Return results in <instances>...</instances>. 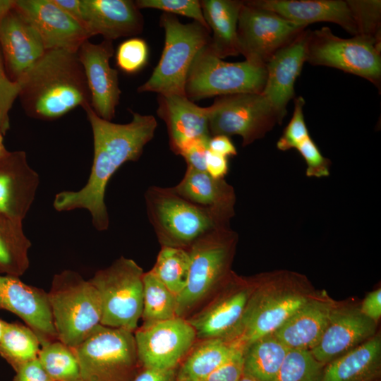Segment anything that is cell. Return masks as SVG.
<instances>
[{
	"label": "cell",
	"mask_w": 381,
	"mask_h": 381,
	"mask_svg": "<svg viewBox=\"0 0 381 381\" xmlns=\"http://www.w3.org/2000/svg\"><path fill=\"white\" fill-rule=\"evenodd\" d=\"M83 109L93 136L90 174L81 189L57 193L53 206L59 212L87 210L94 227L97 231H105L109 225L104 200L107 184L124 163L138 160L145 146L153 138L157 122L152 115L131 111L132 120L129 123H115L99 117L90 104Z\"/></svg>",
	"instance_id": "cell-1"
},
{
	"label": "cell",
	"mask_w": 381,
	"mask_h": 381,
	"mask_svg": "<svg viewBox=\"0 0 381 381\" xmlns=\"http://www.w3.org/2000/svg\"><path fill=\"white\" fill-rule=\"evenodd\" d=\"M19 96L27 114L54 120L77 107L90 104V95L78 52L47 50L18 80Z\"/></svg>",
	"instance_id": "cell-2"
},
{
	"label": "cell",
	"mask_w": 381,
	"mask_h": 381,
	"mask_svg": "<svg viewBox=\"0 0 381 381\" xmlns=\"http://www.w3.org/2000/svg\"><path fill=\"white\" fill-rule=\"evenodd\" d=\"M147 214L162 246L188 248L206 234L230 222L211 208L193 203L172 188L150 186L145 193Z\"/></svg>",
	"instance_id": "cell-3"
},
{
	"label": "cell",
	"mask_w": 381,
	"mask_h": 381,
	"mask_svg": "<svg viewBox=\"0 0 381 381\" xmlns=\"http://www.w3.org/2000/svg\"><path fill=\"white\" fill-rule=\"evenodd\" d=\"M238 235L230 226L216 229L198 239L187 250L188 279L177 297L176 316L188 318L202 307L226 281Z\"/></svg>",
	"instance_id": "cell-4"
},
{
	"label": "cell",
	"mask_w": 381,
	"mask_h": 381,
	"mask_svg": "<svg viewBox=\"0 0 381 381\" xmlns=\"http://www.w3.org/2000/svg\"><path fill=\"white\" fill-rule=\"evenodd\" d=\"M296 276L279 273L255 279L240 325L230 341L244 349L272 334L311 298L301 292Z\"/></svg>",
	"instance_id": "cell-5"
},
{
	"label": "cell",
	"mask_w": 381,
	"mask_h": 381,
	"mask_svg": "<svg viewBox=\"0 0 381 381\" xmlns=\"http://www.w3.org/2000/svg\"><path fill=\"white\" fill-rule=\"evenodd\" d=\"M47 297L58 339L71 349L100 324L98 291L79 273L66 270L56 274Z\"/></svg>",
	"instance_id": "cell-6"
},
{
	"label": "cell",
	"mask_w": 381,
	"mask_h": 381,
	"mask_svg": "<svg viewBox=\"0 0 381 381\" xmlns=\"http://www.w3.org/2000/svg\"><path fill=\"white\" fill-rule=\"evenodd\" d=\"M159 25L165 40L161 58L150 78L138 88V92L158 95H185L186 77L198 52L210 40V31L200 23H181L175 15L163 13Z\"/></svg>",
	"instance_id": "cell-7"
},
{
	"label": "cell",
	"mask_w": 381,
	"mask_h": 381,
	"mask_svg": "<svg viewBox=\"0 0 381 381\" xmlns=\"http://www.w3.org/2000/svg\"><path fill=\"white\" fill-rule=\"evenodd\" d=\"M80 381H132L140 369L133 332L98 325L75 349Z\"/></svg>",
	"instance_id": "cell-8"
},
{
	"label": "cell",
	"mask_w": 381,
	"mask_h": 381,
	"mask_svg": "<svg viewBox=\"0 0 381 381\" xmlns=\"http://www.w3.org/2000/svg\"><path fill=\"white\" fill-rule=\"evenodd\" d=\"M209 42L196 54L186 77L185 95L190 101L213 96L262 92L267 78L265 66L246 60L225 61L213 54Z\"/></svg>",
	"instance_id": "cell-9"
},
{
	"label": "cell",
	"mask_w": 381,
	"mask_h": 381,
	"mask_svg": "<svg viewBox=\"0 0 381 381\" xmlns=\"http://www.w3.org/2000/svg\"><path fill=\"white\" fill-rule=\"evenodd\" d=\"M143 270L123 256L89 279L98 291L102 325L134 332L143 307Z\"/></svg>",
	"instance_id": "cell-10"
},
{
	"label": "cell",
	"mask_w": 381,
	"mask_h": 381,
	"mask_svg": "<svg viewBox=\"0 0 381 381\" xmlns=\"http://www.w3.org/2000/svg\"><path fill=\"white\" fill-rule=\"evenodd\" d=\"M306 61L360 76L380 90L381 42L373 38L363 35L341 38L328 27L310 30Z\"/></svg>",
	"instance_id": "cell-11"
},
{
	"label": "cell",
	"mask_w": 381,
	"mask_h": 381,
	"mask_svg": "<svg viewBox=\"0 0 381 381\" xmlns=\"http://www.w3.org/2000/svg\"><path fill=\"white\" fill-rule=\"evenodd\" d=\"M211 136L239 135L247 146L262 138L276 124L277 112L262 93H237L217 97L207 107Z\"/></svg>",
	"instance_id": "cell-12"
},
{
	"label": "cell",
	"mask_w": 381,
	"mask_h": 381,
	"mask_svg": "<svg viewBox=\"0 0 381 381\" xmlns=\"http://www.w3.org/2000/svg\"><path fill=\"white\" fill-rule=\"evenodd\" d=\"M307 25L243 1L237 25V46L246 61L265 66L281 48L294 40Z\"/></svg>",
	"instance_id": "cell-13"
},
{
	"label": "cell",
	"mask_w": 381,
	"mask_h": 381,
	"mask_svg": "<svg viewBox=\"0 0 381 381\" xmlns=\"http://www.w3.org/2000/svg\"><path fill=\"white\" fill-rule=\"evenodd\" d=\"M255 284V279H246L231 272L216 293L186 318L194 328L197 339L217 338L230 341L240 325Z\"/></svg>",
	"instance_id": "cell-14"
},
{
	"label": "cell",
	"mask_w": 381,
	"mask_h": 381,
	"mask_svg": "<svg viewBox=\"0 0 381 381\" xmlns=\"http://www.w3.org/2000/svg\"><path fill=\"white\" fill-rule=\"evenodd\" d=\"M141 368H177L197 340L189 322L176 316L150 325L133 332Z\"/></svg>",
	"instance_id": "cell-15"
},
{
	"label": "cell",
	"mask_w": 381,
	"mask_h": 381,
	"mask_svg": "<svg viewBox=\"0 0 381 381\" xmlns=\"http://www.w3.org/2000/svg\"><path fill=\"white\" fill-rule=\"evenodd\" d=\"M114 52L112 41L108 40L99 44L87 40L77 52L90 92V106L96 114L107 121L114 117L121 93L118 72L109 64Z\"/></svg>",
	"instance_id": "cell-16"
},
{
	"label": "cell",
	"mask_w": 381,
	"mask_h": 381,
	"mask_svg": "<svg viewBox=\"0 0 381 381\" xmlns=\"http://www.w3.org/2000/svg\"><path fill=\"white\" fill-rule=\"evenodd\" d=\"M0 309L21 318L37 335L41 346L58 339L47 293L23 283L18 277L0 274Z\"/></svg>",
	"instance_id": "cell-17"
},
{
	"label": "cell",
	"mask_w": 381,
	"mask_h": 381,
	"mask_svg": "<svg viewBox=\"0 0 381 381\" xmlns=\"http://www.w3.org/2000/svg\"><path fill=\"white\" fill-rule=\"evenodd\" d=\"M14 6L36 28L46 50L77 52L90 37L86 30L54 0H18Z\"/></svg>",
	"instance_id": "cell-18"
},
{
	"label": "cell",
	"mask_w": 381,
	"mask_h": 381,
	"mask_svg": "<svg viewBox=\"0 0 381 381\" xmlns=\"http://www.w3.org/2000/svg\"><path fill=\"white\" fill-rule=\"evenodd\" d=\"M77 20L90 37L101 35L111 41L135 36L144 25L140 9L131 0H80Z\"/></svg>",
	"instance_id": "cell-19"
},
{
	"label": "cell",
	"mask_w": 381,
	"mask_h": 381,
	"mask_svg": "<svg viewBox=\"0 0 381 381\" xmlns=\"http://www.w3.org/2000/svg\"><path fill=\"white\" fill-rule=\"evenodd\" d=\"M40 183L24 151L7 152L0 157V213L23 222L30 209Z\"/></svg>",
	"instance_id": "cell-20"
},
{
	"label": "cell",
	"mask_w": 381,
	"mask_h": 381,
	"mask_svg": "<svg viewBox=\"0 0 381 381\" xmlns=\"http://www.w3.org/2000/svg\"><path fill=\"white\" fill-rule=\"evenodd\" d=\"M309 30H303L290 43L279 49L265 64L267 78L262 94L283 121L286 106L294 96V84L306 59Z\"/></svg>",
	"instance_id": "cell-21"
},
{
	"label": "cell",
	"mask_w": 381,
	"mask_h": 381,
	"mask_svg": "<svg viewBox=\"0 0 381 381\" xmlns=\"http://www.w3.org/2000/svg\"><path fill=\"white\" fill-rule=\"evenodd\" d=\"M377 322L360 309L336 306L318 344L310 351L314 358L326 365L375 335Z\"/></svg>",
	"instance_id": "cell-22"
},
{
	"label": "cell",
	"mask_w": 381,
	"mask_h": 381,
	"mask_svg": "<svg viewBox=\"0 0 381 381\" xmlns=\"http://www.w3.org/2000/svg\"><path fill=\"white\" fill-rule=\"evenodd\" d=\"M0 45L14 80H20L47 51L36 28L14 6L0 22Z\"/></svg>",
	"instance_id": "cell-23"
},
{
	"label": "cell",
	"mask_w": 381,
	"mask_h": 381,
	"mask_svg": "<svg viewBox=\"0 0 381 381\" xmlns=\"http://www.w3.org/2000/svg\"><path fill=\"white\" fill-rule=\"evenodd\" d=\"M157 103V114L167 125L169 146L176 155L193 140L211 138L207 107L181 95L159 94Z\"/></svg>",
	"instance_id": "cell-24"
},
{
	"label": "cell",
	"mask_w": 381,
	"mask_h": 381,
	"mask_svg": "<svg viewBox=\"0 0 381 381\" xmlns=\"http://www.w3.org/2000/svg\"><path fill=\"white\" fill-rule=\"evenodd\" d=\"M251 6L268 10L298 24L308 25L329 22L340 25L353 36L356 23L346 1L344 0H250Z\"/></svg>",
	"instance_id": "cell-25"
},
{
	"label": "cell",
	"mask_w": 381,
	"mask_h": 381,
	"mask_svg": "<svg viewBox=\"0 0 381 381\" xmlns=\"http://www.w3.org/2000/svg\"><path fill=\"white\" fill-rule=\"evenodd\" d=\"M336 306L329 298L311 297L272 335L290 349L311 350L320 341Z\"/></svg>",
	"instance_id": "cell-26"
},
{
	"label": "cell",
	"mask_w": 381,
	"mask_h": 381,
	"mask_svg": "<svg viewBox=\"0 0 381 381\" xmlns=\"http://www.w3.org/2000/svg\"><path fill=\"white\" fill-rule=\"evenodd\" d=\"M172 188L186 200L211 208L229 222L235 214V191L224 179H214L205 171L187 166L183 178Z\"/></svg>",
	"instance_id": "cell-27"
},
{
	"label": "cell",
	"mask_w": 381,
	"mask_h": 381,
	"mask_svg": "<svg viewBox=\"0 0 381 381\" xmlns=\"http://www.w3.org/2000/svg\"><path fill=\"white\" fill-rule=\"evenodd\" d=\"M380 361L381 339L377 334L327 363L321 381H372L380 372Z\"/></svg>",
	"instance_id": "cell-28"
},
{
	"label": "cell",
	"mask_w": 381,
	"mask_h": 381,
	"mask_svg": "<svg viewBox=\"0 0 381 381\" xmlns=\"http://www.w3.org/2000/svg\"><path fill=\"white\" fill-rule=\"evenodd\" d=\"M205 22L212 32L209 47L217 57L239 54L237 46V25L243 1H200Z\"/></svg>",
	"instance_id": "cell-29"
},
{
	"label": "cell",
	"mask_w": 381,
	"mask_h": 381,
	"mask_svg": "<svg viewBox=\"0 0 381 381\" xmlns=\"http://www.w3.org/2000/svg\"><path fill=\"white\" fill-rule=\"evenodd\" d=\"M239 349L223 339H197L176 368L177 381H202Z\"/></svg>",
	"instance_id": "cell-30"
},
{
	"label": "cell",
	"mask_w": 381,
	"mask_h": 381,
	"mask_svg": "<svg viewBox=\"0 0 381 381\" xmlns=\"http://www.w3.org/2000/svg\"><path fill=\"white\" fill-rule=\"evenodd\" d=\"M289 350L272 334L254 341L243 351V374L257 381H273Z\"/></svg>",
	"instance_id": "cell-31"
},
{
	"label": "cell",
	"mask_w": 381,
	"mask_h": 381,
	"mask_svg": "<svg viewBox=\"0 0 381 381\" xmlns=\"http://www.w3.org/2000/svg\"><path fill=\"white\" fill-rule=\"evenodd\" d=\"M31 242L25 236L22 222L0 213V274L22 276L30 265Z\"/></svg>",
	"instance_id": "cell-32"
},
{
	"label": "cell",
	"mask_w": 381,
	"mask_h": 381,
	"mask_svg": "<svg viewBox=\"0 0 381 381\" xmlns=\"http://www.w3.org/2000/svg\"><path fill=\"white\" fill-rule=\"evenodd\" d=\"M40 346L37 335L28 326L4 320L0 356L14 370L37 358Z\"/></svg>",
	"instance_id": "cell-33"
},
{
	"label": "cell",
	"mask_w": 381,
	"mask_h": 381,
	"mask_svg": "<svg viewBox=\"0 0 381 381\" xmlns=\"http://www.w3.org/2000/svg\"><path fill=\"white\" fill-rule=\"evenodd\" d=\"M190 262L187 250L162 246L150 272L177 298L186 286Z\"/></svg>",
	"instance_id": "cell-34"
},
{
	"label": "cell",
	"mask_w": 381,
	"mask_h": 381,
	"mask_svg": "<svg viewBox=\"0 0 381 381\" xmlns=\"http://www.w3.org/2000/svg\"><path fill=\"white\" fill-rule=\"evenodd\" d=\"M143 325L176 316L177 298L151 272H144Z\"/></svg>",
	"instance_id": "cell-35"
},
{
	"label": "cell",
	"mask_w": 381,
	"mask_h": 381,
	"mask_svg": "<svg viewBox=\"0 0 381 381\" xmlns=\"http://www.w3.org/2000/svg\"><path fill=\"white\" fill-rule=\"evenodd\" d=\"M37 358L53 381H80V370L73 350L57 339L42 346Z\"/></svg>",
	"instance_id": "cell-36"
},
{
	"label": "cell",
	"mask_w": 381,
	"mask_h": 381,
	"mask_svg": "<svg viewBox=\"0 0 381 381\" xmlns=\"http://www.w3.org/2000/svg\"><path fill=\"white\" fill-rule=\"evenodd\" d=\"M324 365L310 350L290 349L273 381H321Z\"/></svg>",
	"instance_id": "cell-37"
},
{
	"label": "cell",
	"mask_w": 381,
	"mask_h": 381,
	"mask_svg": "<svg viewBox=\"0 0 381 381\" xmlns=\"http://www.w3.org/2000/svg\"><path fill=\"white\" fill-rule=\"evenodd\" d=\"M356 23L357 35L381 42V1L380 0H346Z\"/></svg>",
	"instance_id": "cell-38"
},
{
	"label": "cell",
	"mask_w": 381,
	"mask_h": 381,
	"mask_svg": "<svg viewBox=\"0 0 381 381\" xmlns=\"http://www.w3.org/2000/svg\"><path fill=\"white\" fill-rule=\"evenodd\" d=\"M148 54V47L144 40L131 37L118 47L116 54V64L123 72L135 73L147 64Z\"/></svg>",
	"instance_id": "cell-39"
},
{
	"label": "cell",
	"mask_w": 381,
	"mask_h": 381,
	"mask_svg": "<svg viewBox=\"0 0 381 381\" xmlns=\"http://www.w3.org/2000/svg\"><path fill=\"white\" fill-rule=\"evenodd\" d=\"M137 7L155 8L172 15H181L193 18L210 30L203 16L200 1L198 0H137Z\"/></svg>",
	"instance_id": "cell-40"
},
{
	"label": "cell",
	"mask_w": 381,
	"mask_h": 381,
	"mask_svg": "<svg viewBox=\"0 0 381 381\" xmlns=\"http://www.w3.org/2000/svg\"><path fill=\"white\" fill-rule=\"evenodd\" d=\"M304 104L305 99L301 96L294 98V113L277 143L278 150L286 151L296 148L301 142L310 136L303 116Z\"/></svg>",
	"instance_id": "cell-41"
},
{
	"label": "cell",
	"mask_w": 381,
	"mask_h": 381,
	"mask_svg": "<svg viewBox=\"0 0 381 381\" xmlns=\"http://www.w3.org/2000/svg\"><path fill=\"white\" fill-rule=\"evenodd\" d=\"M21 82L10 79L0 54V131L4 135L10 127L9 111L21 90Z\"/></svg>",
	"instance_id": "cell-42"
},
{
	"label": "cell",
	"mask_w": 381,
	"mask_h": 381,
	"mask_svg": "<svg viewBox=\"0 0 381 381\" xmlns=\"http://www.w3.org/2000/svg\"><path fill=\"white\" fill-rule=\"evenodd\" d=\"M296 149L307 164V176L322 178L329 175L331 161L321 154L310 136L301 142Z\"/></svg>",
	"instance_id": "cell-43"
},
{
	"label": "cell",
	"mask_w": 381,
	"mask_h": 381,
	"mask_svg": "<svg viewBox=\"0 0 381 381\" xmlns=\"http://www.w3.org/2000/svg\"><path fill=\"white\" fill-rule=\"evenodd\" d=\"M243 349H239L226 363L202 381H238L243 373Z\"/></svg>",
	"instance_id": "cell-44"
},
{
	"label": "cell",
	"mask_w": 381,
	"mask_h": 381,
	"mask_svg": "<svg viewBox=\"0 0 381 381\" xmlns=\"http://www.w3.org/2000/svg\"><path fill=\"white\" fill-rule=\"evenodd\" d=\"M210 138H198L186 144L180 151L187 166L199 171H205V157Z\"/></svg>",
	"instance_id": "cell-45"
},
{
	"label": "cell",
	"mask_w": 381,
	"mask_h": 381,
	"mask_svg": "<svg viewBox=\"0 0 381 381\" xmlns=\"http://www.w3.org/2000/svg\"><path fill=\"white\" fill-rule=\"evenodd\" d=\"M15 372L13 381H53L42 367L38 358L21 365Z\"/></svg>",
	"instance_id": "cell-46"
},
{
	"label": "cell",
	"mask_w": 381,
	"mask_h": 381,
	"mask_svg": "<svg viewBox=\"0 0 381 381\" xmlns=\"http://www.w3.org/2000/svg\"><path fill=\"white\" fill-rule=\"evenodd\" d=\"M229 171L228 159L226 157L207 150L205 157V171L214 179H224Z\"/></svg>",
	"instance_id": "cell-47"
},
{
	"label": "cell",
	"mask_w": 381,
	"mask_h": 381,
	"mask_svg": "<svg viewBox=\"0 0 381 381\" xmlns=\"http://www.w3.org/2000/svg\"><path fill=\"white\" fill-rule=\"evenodd\" d=\"M132 381H177L176 368H140Z\"/></svg>",
	"instance_id": "cell-48"
},
{
	"label": "cell",
	"mask_w": 381,
	"mask_h": 381,
	"mask_svg": "<svg viewBox=\"0 0 381 381\" xmlns=\"http://www.w3.org/2000/svg\"><path fill=\"white\" fill-rule=\"evenodd\" d=\"M361 312L368 318L377 322L381 316V289L370 292L363 299Z\"/></svg>",
	"instance_id": "cell-49"
},
{
	"label": "cell",
	"mask_w": 381,
	"mask_h": 381,
	"mask_svg": "<svg viewBox=\"0 0 381 381\" xmlns=\"http://www.w3.org/2000/svg\"><path fill=\"white\" fill-rule=\"evenodd\" d=\"M208 150L228 157L237 155V150L229 137L224 135L211 136L208 142Z\"/></svg>",
	"instance_id": "cell-50"
},
{
	"label": "cell",
	"mask_w": 381,
	"mask_h": 381,
	"mask_svg": "<svg viewBox=\"0 0 381 381\" xmlns=\"http://www.w3.org/2000/svg\"><path fill=\"white\" fill-rule=\"evenodd\" d=\"M14 1L12 0H0V22L13 7Z\"/></svg>",
	"instance_id": "cell-51"
},
{
	"label": "cell",
	"mask_w": 381,
	"mask_h": 381,
	"mask_svg": "<svg viewBox=\"0 0 381 381\" xmlns=\"http://www.w3.org/2000/svg\"><path fill=\"white\" fill-rule=\"evenodd\" d=\"M238 381H257V380H255L254 378H253V377L243 373V375L238 380Z\"/></svg>",
	"instance_id": "cell-52"
},
{
	"label": "cell",
	"mask_w": 381,
	"mask_h": 381,
	"mask_svg": "<svg viewBox=\"0 0 381 381\" xmlns=\"http://www.w3.org/2000/svg\"><path fill=\"white\" fill-rule=\"evenodd\" d=\"M3 322H4V320L0 319V342H1L2 332H3Z\"/></svg>",
	"instance_id": "cell-53"
}]
</instances>
